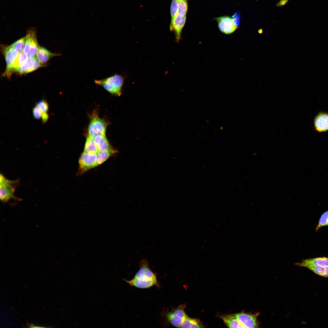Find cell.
Returning a JSON list of instances; mask_svg holds the SVG:
<instances>
[{
    "mask_svg": "<svg viewBox=\"0 0 328 328\" xmlns=\"http://www.w3.org/2000/svg\"><path fill=\"white\" fill-rule=\"evenodd\" d=\"M33 115L36 119H39L41 118L43 112L36 105L32 109Z\"/></svg>",
    "mask_w": 328,
    "mask_h": 328,
    "instance_id": "cell-25",
    "label": "cell"
},
{
    "mask_svg": "<svg viewBox=\"0 0 328 328\" xmlns=\"http://www.w3.org/2000/svg\"><path fill=\"white\" fill-rule=\"evenodd\" d=\"M170 12L171 15L170 24H171L173 22L175 17L178 15V1L177 0H172Z\"/></svg>",
    "mask_w": 328,
    "mask_h": 328,
    "instance_id": "cell-23",
    "label": "cell"
},
{
    "mask_svg": "<svg viewBox=\"0 0 328 328\" xmlns=\"http://www.w3.org/2000/svg\"><path fill=\"white\" fill-rule=\"evenodd\" d=\"M28 55L23 52L19 53L13 64V72L16 71L18 68L22 65L28 58Z\"/></svg>",
    "mask_w": 328,
    "mask_h": 328,
    "instance_id": "cell-19",
    "label": "cell"
},
{
    "mask_svg": "<svg viewBox=\"0 0 328 328\" xmlns=\"http://www.w3.org/2000/svg\"><path fill=\"white\" fill-rule=\"evenodd\" d=\"M18 180H11L7 179L1 173L0 175V198L3 203L7 202L10 200H20L14 195Z\"/></svg>",
    "mask_w": 328,
    "mask_h": 328,
    "instance_id": "cell-3",
    "label": "cell"
},
{
    "mask_svg": "<svg viewBox=\"0 0 328 328\" xmlns=\"http://www.w3.org/2000/svg\"><path fill=\"white\" fill-rule=\"evenodd\" d=\"M94 138V142L100 152H111L117 154V150L114 149L106 138L105 135H99Z\"/></svg>",
    "mask_w": 328,
    "mask_h": 328,
    "instance_id": "cell-11",
    "label": "cell"
},
{
    "mask_svg": "<svg viewBox=\"0 0 328 328\" xmlns=\"http://www.w3.org/2000/svg\"><path fill=\"white\" fill-rule=\"evenodd\" d=\"M125 78L122 75L115 74L105 78L95 80V83L101 86L112 94L120 96L122 93Z\"/></svg>",
    "mask_w": 328,
    "mask_h": 328,
    "instance_id": "cell-2",
    "label": "cell"
},
{
    "mask_svg": "<svg viewBox=\"0 0 328 328\" xmlns=\"http://www.w3.org/2000/svg\"><path fill=\"white\" fill-rule=\"evenodd\" d=\"M43 66H44V65L40 63L36 59L32 67L28 70V73L35 70Z\"/></svg>",
    "mask_w": 328,
    "mask_h": 328,
    "instance_id": "cell-26",
    "label": "cell"
},
{
    "mask_svg": "<svg viewBox=\"0 0 328 328\" xmlns=\"http://www.w3.org/2000/svg\"><path fill=\"white\" fill-rule=\"evenodd\" d=\"M49 116L46 112H43L41 117L42 121L43 123H46L49 119Z\"/></svg>",
    "mask_w": 328,
    "mask_h": 328,
    "instance_id": "cell-28",
    "label": "cell"
},
{
    "mask_svg": "<svg viewBox=\"0 0 328 328\" xmlns=\"http://www.w3.org/2000/svg\"><path fill=\"white\" fill-rule=\"evenodd\" d=\"M186 306L185 304L182 305L172 309L166 314V317L168 320L173 326L180 327L182 323L187 317L184 310Z\"/></svg>",
    "mask_w": 328,
    "mask_h": 328,
    "instance_id": "cell-7",
    "label": "cell"
},
{
    "mask_svg": "<svg viewBox=\"0 0 328 328\" xmlns=\"http://www.w3.org/2000/svg\"><path fill=\"white\" fill-rule=\"evenodd\" d=\"M328 226V210L324 212L320 217L316 228L317 231L323 227Z\"/></svg>",
    "mask_w": 328,
    "mask_h": 328,
    "instance_id": "cell-22",
    "label": "cell"
},
{
    "mask_svg": "<svg viewBox=\"0 0 328 328\" xmlns=\"http://www.w3.org/2000/svg\"><path fill=\"white\" fill-rule=\"evenodd\" d=\"M140 266L133 278L124 280L131 286L140 289L149 288L157 284L156 275L149 268L147 261H142Z\"/></svg>",
    "mask_w": 328,
    "mask_h": 328,
    "instance_id": "cell-1",
    "label": "cell"
},
{
    "mask_svg": "<svg viewBox=\"0 0 328 328\" xmlns=\"http://www.w3.org/2000/svg\"><path fill=\"white\" fill-rule=\"evenodd\" d=\"M107 126V123L104 119L94 115L88 125V135L94 138L99 135H105Z\"/></svg>",
    "mask_w": 328,
    "mask_h": 328,
    "instance_id": "cell-4",
    "label": "cell"
},
{
    "mask_svg": "<svg viewBox=\"0 0 328 328\" xmlns=\"http://www.w3.org/2000/svg\"><path fill=\"white\" fill-rule=\"evenodd\" d=\"M259 313L254 314L241 313L235 314L237 318L246 328H257L258 323L257 317Z\"/></svg>",
    "mask_w": 328,
    "mask_h": 328,
    "instance_id": "cell-9",
    "label": "cell"
},
{
    "mask_svg": "<svg viewBox=\"0 0 328 328\" xmlns=\"http://www.w3.org/2000/svg\"><path fill=\"white\" fill-rule=\"evenodd\" d=\"M178 1V15L181 16H186L188 9V4L186 1Z\"/></svg>",
    "mask_w": 328,
    "mask_h": 328,
    "instance_id": "cell-20",
    "label": "cell"
},
{
    "mask_svg": "<svg viewBox=\"0 0 328 328\" xmlns=\"http://www.w3.org/2000/svg\"><path fill=\"white\" fill-rule=\"evenodd\" d=\"M186 20V16H181L177 15L172 23L170 24V31H173L175 35L176 41L179 42L181 39V32L185 25Z\"/></svg>",
    "mask_w": 328,
    "mask_h": 328,
    "instance_id": "cell-10",
    "label": "cell"
},
{
    "mask_svg": "<svg viewBox=\"0 0 328 328\" xmlns=\"http://www.w3.org/2000/svg\"><path fill=\"white\" fill-rule=\"evenodd\" d=\"M2 52L5 57L6 66L5 70L2 75L4 77H9L13 72V64L19 53L15 50L11 45L4 47L2 49Z\"/></svg>",
    "mask_w": 328,
    "mask_h": 328,
    "instance_id": "cell-5",
    "label": "cell"
},
{
    "mask_svg": "<svg viewBox=\"0 0 328 328\" xmlns=\"http://www.w3.org/2000/svg\"><path fill=\"white\" fill-rule=\"evenodd\" d=\"M25 37L23 52L29 56H35L40 47L37 40L35 31L34 29L29 30Z\"/></svg>",
    "mask_w": 328,
    "mask_h": 328,
    "instance_id": "cell-6",
    "label": "cell"
},
{
    "mask_svg": "<svg viewBox=\"0 0 328 328\" xmlns=\"http://www.w3.org/2000/svg\"><path fill=\"white\" fill-rule=\"evenodd\" d=\"M302 267L308 268L320 276L324 277H328V266L305 265Z\"/></svg>",
    "mask_w": 328,
    "mask_h": 328,
    "instance_id": "cell-16",
    "label": "cell"
},
{
    "mask_svg": "<svg viewBox=\"0 0 328 328\" xmlns=\"http://www.w3.org/2000/svg\"><path fill=\"white\" fill-rule=\"evenodd\" d=\"M240 16L238 12L235 13L232 16L231 19L235 25L238 27L239 24Z\"/></svg>",
    "mask_w": 328,
    "mask_h": 328,
    "instance_id": "cell-27",
    "label": "cell"
},
{
    "mask_svg": "<svg viewBox=\"0 0 328 328\" xmlns=\"http://www.w3.org/2000/svg\"><path fill=\"white\" fill-rule=\"evenodd\" d=\"M59 55L52 53L45 48L41 47L39 48L36 55V58L41 64L46 63L51 58Z\"/></svg>",
    "mask_w": 328,
    "mask_h": 328,
    "instance_id": "cell-14",
    "label": "cell"
},
{
    "mask_svg": "<svg viewBox=\"0 0 328 328\" xmlns=\"http://www.w3.org/2000/svg\"><path fill=\"white\" fill-rule=\"evenodd\" d=\"M26 37H23L18 40L11 45L16 51L19 53L23 51L25 43Z\"/></svg>",
    "mask_w": 328,
    "mask_h": 328,
    "instance_id": "cell-21",
    "label": "cell"
},
{
    "mask_svg": "<svg viewBox=\"0 0 328 328\" xmlns=\"http://www.w3.org/2000/svg\"><path fill=\"white\" fill-rule=\"evenodd\" d=\"M314 125L319 132L328 130V114L321 113L318 114L315 118Z\"/></svg>",
    "mask_w": 328,
    "mask_h": 328,
    "instance_id": "cell-12",
    "label": "cell"
},
{
    "mask_svg": "<svg viewBox=\"0 0 328 328\" xmlns=\"http://www.w3.org/2000/svg\"><path fill=\"white\" fill-rule=\"evenodd\" d=\"M203 325L200 321L197 319L186 318L181 325L180 328H202Z\"/></svg>",
    "mask_w": 328,
    "mask_h": 328,
    "instance_id": "cell-18",
    "label": "cell"
},
{
    "mask_svg": "<svg viewBox=\"0 0 328 328\" xmlns=\"http://www.w3.org/2000/svg\"><path fill=\"white\" fill-rule=\"evenodd\" d=\"M28 327H30V328H43V327H43V326L42 327V326H37L36 325H33V324H29L28 323Z\"/></svg>",
    "mask_w": 328,
    "mask_h": 328,
    "instance_id": "cell-29",
    "label": "cell"
},
{
    "mask_svg": "<svg viewBox=\"0 0 328 328\" xmlns=\"http://www.w3.org/2000/svg\"><path fill=\"white\" fill-rule=\"evenodd\" d=\"M182 0V1H187V0Z\"/></svg>",
    "mask_w": 328,
    "mask_h": 328,
    "instance_id": "cell-30",
    "label": "cell"
},
{
    "mask_svg": "<svg viewBox=\"0 0 328 328\" xmlns=\"http://www.w3.org/2000/svg\"><path fill=\"white\" fill-rule=\"evenodd\" d=\"M295 265L302 267L305 265L328 266V258L320 257L308 258L303 260L301 262L296 263Z\"/></svg>",
    "mask_w": 328,
    "mask_h": 328,
    "instance_id": "cell-13",
    "label": "cell"
},
{
    "mask_svg": "<svg viewBox=\"0 0 328 328\" xmlns=\"http://www.w3.org/2000/svg\"><path fill=\"white\" fill-rule=\"evenodd\" d=\"M218 28L220 31L225 34L233 33L237 28L231 18L228 16H223L216 18Z\"/></svg>",
    "mask_w": 328,
    "mask_h": 328,
    "instance_id": "cell-8",
    "label": "cell"
},
{
    "mask_svg": "<svg viewBox=\"0 0 328 328\" xmlns=\"http://www.w3.org/2000/svg\"><path fill=\"white\" fill-rule=\"evenodd\" d=\"M36 106L43 112H47L49 110L48 102L45 100H41L36 104Z\"/></svg>",
    "mask_w": 328,
    "mask_h": 328,
    "instance_id": "cell-24",
    "label": "cell"
},
{
    "mask_svg": "<svg viewBox=\"0 0 328 328\" xmlns=\"http://www.w3.org/2000/svg\"><path fill=\"white\" fill-rule=\"evenodd\" d=\"M36 60V58L35 56H29L15 72L21 74L28 73V70L32 67Z\"/></svg>",
    "mask_w": 328,
    "mask_h": 328,
    "instance_id": "cell-17",
    "label": "cell"
},
{
    "mask_svg": "<svg viewBox=\"0 0 328 328\" xmlns=\"http://www.w3.org/2000/svg\"><path fill=\"white\" fill-rule=\"evenodd\" d=\"M222 318L229 328H246L238 320L235 315H228L223 316Z\"/></svg>",
    "mask_w": 328,
    "mask_h": 328,
    "instance_id": "cell-15",
    "label": "cell"
}]
</instances>
